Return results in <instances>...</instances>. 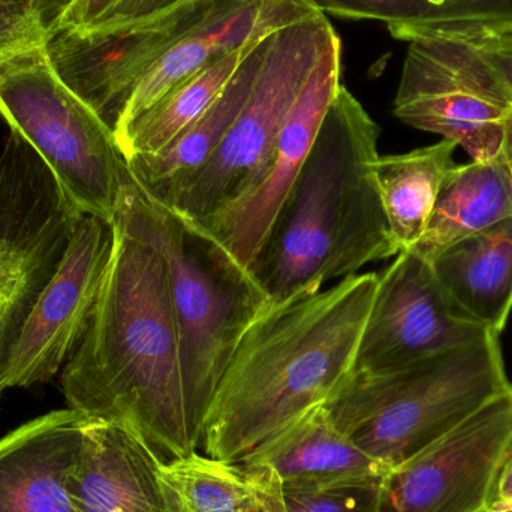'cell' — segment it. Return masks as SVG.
<instances>
[{"mask_svg":"<svg viewBox=\"0 0 512 512\" xmlns=\"http://www.w3.org/2000/svg\"><path fill=\"white\" fill-rule=\"evenodd\" d=\"M89 325L62 370L68 408L122 424L165 462L198 453L164 258L117 221Z\"/></svg>","mask_w":512,"mask_h":512,"instance_id":"6da1fadb","label":"cell"},{"mask_svg":"<svg viewBox=\"0 0 512 512\" xmlns=\"http://www.w3.org/2000/svg\"><path fill=\"white\" fill-rule=\"evenodd\" d=\"M378 288L358 273L277 304L240 340L204 421V454L240 463L351 378Z\"/></svg>","mask_w":512,"mask_h":512,"instance_id":"7a4b0ae2","label":"cell"},{"mask_svg":"<svg viewBox=\"0 0 512 512\" xmlns=\"http://www.w3.org/2000/svg\"><path fill=\"white\" fill-rule=\"evenodd\" d=\"M378 140L379 126L342 84L248 270L271 306L399 254L373 176Z\"/></svg>","mask_w":512,"mask_h":512,"instance_id":"3957f363","label":"cell"},{"mask_svg":"<svg viewBox=\"0 0 512 512\" xmlns=\"http://www.w3.org/2000/svg\"><path fill=\"white\" fill-rule=\"evenodd\" d=\"M113 221L153 246L167 264L186 406L203 442L210 403L240 340L273 306L246 268L143 191L131 174Z\"/></svg>","mask_w":512,"mask_h":512,"instance_id":"277c9868","label":"cell"},{"mask_svg":"<svg viewBox=\"0 0 512 512\" xmlns=\"http://www.w3.org/2000/svg\"><path fill=\"white\" fill-rule=\"evenodd\" d=\"M511 384L501 334L492 333L400 369L352 373L325 406L343 433L391 469Z\"/></svg>","mask_w":512,"mask_h":512,"instance_id":"5b68a950","label":"cell"},{"mask_svg":"<svg viewBox=\"0 0 512 512\" xmlns=\"http://www.w3.org/2000/svg\"><path fill=\"white\" fill-rule=\"evenodd\" d=\"M336 36L322 12L271 33L254 89L221 146L198 170L147 194L194 225L252 194L273 162L292 105Z\"/></svg>","mask_w":512,"mask_h":512,"instance_id":"8992f818","label":"cell"},{"mask_svg":"<svg viewBox=\"0 0 512 512\" xmlns=\"http://www.w3.org/2000/svg\"><path fill=\"white\" fill-rule=\"evenodd\" d=\"M0 116L81 215L113 222L128 164L113 129L66 86L44 45L0 63Z\"/></svg>","mask_w":512,"mask_h":512,"instance_id":"52a82bcc","label":"cell"},{"mask_svg":"<svg viewBox=\"0 0 512 512\" xmlns=\"http://www.w3.org/2000/svg\"><path fill=\"white\" fill-rule=\"evenodd\" d=\"M81 216L38 153L11 131L0 153V396L30 310Z\"/></svg>","mask_w":512,"mask_h":512,"instance_id":"ba28073f","label":"cell"},{"mask_svg":"<svg viewBox=\"0 0 512 512\" xmlns=\"http://www.w3.org/2000/svg\"><path fill=\"white\" fill-rule=\"evenodd\" d=\"M408 44L394 116L453 141L472 161L501 156L512 93L489 63L451 36H417Z\"/></svg>","mask_w":512,"mask_h":512,"instance_id":"9c48e42d","label":"cell"},{"mask_svg":"<svg viewBox=\"0 0 512 512\" xmlns=\"http://www.w3.org/2000/svg\"><path fill=\"white\" fill-rule=\"evenodd\" d=\"M512 454V384L450 432L393 466L373 512H486Z\"/></svg>","mask_w":512,"mask_h":512,"instance_id":"30bf717a","label":"cell"},{"mask_svg":"<svg viewBox=\"0 0 512 512\" xmlns=\"http://www.w3.org/2000/svg\"><path fill=\"white\" fill-rule=\"evenodd\" d=\"M239 0H180L146 20L99 32L56 30L44 47L66 86L111 129L143 75L183 39Z\"/></svg>","mask_w":512,"mask_h":512,"instance_id":"8fae6325","label":"cell"},{"mask_svg":"<svg viewBox=\"0 0 512 512\" xmlns=\"http://www.w3.org/2000/svg\"><path fill=\"white\" fill-rule=\"evenodd\" d=\"M492 333L495 331L460 312L439 283L432 264L408 249L378 273V288L354 373L400 369L480 342Z\"/></svg>","mask_w":512,"mask_h":512,"instance_id":"7c38bea8","label":"cell"},{"mask_svg":"<svg viewBox=\"0 0 512 512\" xmlns=\"http://www.w3.org/2000/svg\"><path fill=\"white\" fill-rule=\"evenodd\" d=\"M111 222L83 215L56 273L42 289L15 346L8 387L50 381L89 325L113 255Z\"/></svg>","mask_w":512,"mask_h":512,"instance_id":"4fadbf2b","label":"cell"},{"mask_svg":"<svg viewBox=\"0 0 512 512\" xmlns=\"http://www.w3.org/2000/svg\"><path fill=\"white\" fill-rule=\"evenodd\" d=\"M342 42H330L310 72L277 138L273 162L262 182L248 197L200 225H194L249 270L270 236L325 113L342 86ZM180 218V216H179Z\"/></svg>","mask_w":512,"mask_h":512,"instance_id":"5bb4252c","label":"cell"},{"mask_svg":"<svg viewBox=\"0 0 512 512\" xmlns=\"http://www.w3.org/2000/svg\"><path fill=\"white\" fill-rule=\"evenodd\" d=\"M164 463L134 430L87 417L66 487L80 512H191Z\"/></svg>","mask_w":512,"mask_h":512,"instance_id":"9a60e30c","label":"cell"},{"mask_svg":"<svg viewBox=\"0 0 512 512\" xmlns=\"http://www.w3.org/2000/svg\"><path fill=\"white\" fill-rule=\"evenodd\" d=\"M87 417L51 411L0 438V512H80L66 487Z\"/></svg>","mask_w":512,"mask_h":512,"instance_id":"2e32d148","label":"cell"},{"mask_svg":"<svg viewBox=\"0 0 512 512\" xmlns=\"http://www.w3.org/2000/svg\"><path fill=\"white\" fill-rule=\"evenodd\" d=\"M240 463L273 469L286 487L378 484L390 471L337 427L325 405L292 421Z\"/></svg>","mask_w":512,"mask_h":512,"instance_id":"e0dca14e","label":"cell"},{"mask_svg":"<svg viewBox=\"0 0 512 512\" xmlns=\"http://www.w3.org/2000/svg\"><path fill=\"white\" fill-rule=\"evenodd\" d=\"M430 264L460 312L502 334L512 312V219L456 243Z\"/></svg>","mask_w":512,"mask_h":512,"instance_id":"ac0fdd59","label":"cell"},{"mask_svg":"<svg viewBox=\"0 0 512 512\" xmlns=\"http://www.w3.org/2000/svg\"><path fill=\"white\" fill-rule=\"evenodd\" d=\"M512 219V174L504 153L490 161L456 165L414 249L433 262L451 246Z\"/></svg>","mask_w":512,"mask_h":512,"instance_id":"d6986e66","label":"cell"},{"mask_svg":"<svg viewBox=\"0 0 512 512\" xmlns=\"http://www.w3.org/2000/svg\"><path fill=\"white\" fill-rule=\"evenodd\" d=\"M270 36L271 33L256 42L224 92L197 122L158 153L134 156L126 161L132 179L141 189L158 191L173 180L198 170L216 152L254 89L270 47Z\"/></svg>","mask_w":512,"mask_h":512,"instance_id":"ffe728a7","label":"cell"},{"mask_svg":"<svg viewBox=\"0 0 512 512\" xmlns=\"http://www.w3.org/2000/svg\"><path fill=\"white\" fill-rule=\"evenodd\" d=\"M325 15L378 20L399 41L512 32V0H309Z\"/></svg>","mask_w":512,"mask_h":512,"instance_id":"44dd1931","label":"cell"},{"mask_svg":"<svg viewBox=\"0 0 512 512\" xmlns=\"http://www.w3.org/2000/svg\"><path fill=\"white\" fill-rule=\"evenodd\" d=\"M457 147L442 138L402 155H379L373 164L382 209L399 252L415 248L423 237L442 185L456 168Z\"/></svg>","mask_w":512,"mask_h":512,"instance_id":"7402d4cb","label":"cell"},{"mask_svg":"<svg viewBox=\"0 0 512 512\" xmlns=\"http://www.w3.org/2000/svg\"><path fill=\"white\" fill-rule=\"evenodd\" d=\"M191 512H286L283 484L270 468L194 453L164 463Z\"/></svg>","mask_w":512,"mask_h":512,"instance_id":"603a6c76","label":"cell"},{"mask_svg":"<svg viewBox=\"0 0 512 512\" xmlns=\"http://www.w3.org/2000/svg\"><path fill=\"white\" fill-rule=\"evenodd\" d=\"M265 38V36H262ZM255 41L216 57L116 134L123 158L153 155L197 122L219 98Z\"/></svg>","mask_w":512,"mask_h":512,"instance_id":"cb8c5ba5","label":"cell"},{"mask_svg":"<svg viewBox=\"0 0 512 512\" xmlns=\"http://www.w3.org/2000/svg\"><path fill=\"white\" fill-rule=\"evenodd\" d=\"M179 2L180 0H77L56 30L89 33L114 29L146 20Z\"/></svg>","mask_w":512,"mask_h":512,"instance_id":"d4e9b609","label":"cell"},{"mask_svg":"<svg viewBox=\"0 0 512 512\" xmlns=\"http://www.w3.org/2000/svg\"><path fill=\"white\" fill-rule=\"evenodd\" d=\"M378 484L340 487L283 486V499L286 512H373Z\"/></svg>","mask_w":512,"mask_h":512,"instance_id":"484cf974","label":"cell"},{"mask_svg":"<svg viewBox=\"0 0 512 512\" xmlns=\"http://www.w3.org/2000/svg\"><path fill=\"white\" fill-rule=\"evenodd\" d=\"M48 38L47 26L35 0H0V63Z\"/></svg>","mask_w":512,"mask_h":512,"instance_id":"4316f807","label":"cell"},{"mask_svg":"<svg viewBox=\"0 0 512 512\" xmlns=\"http://www.w3.org/2000/svg\"><path fill=\"white\" fill-rule=\"evenodd\" d=\"M451 38L474 47L512 93V32H477Z\"/></svg>","mask_w":512,"mask_h":512,"instance_id":"83f0119b","label":"cell"},{"mask_svg":"<svg viewBox=\"0 0 512 512\" xmlns=\"http://www.w3.org/2000/svg\"><path fill=\"white\" fill-rule=\"evenodd\" d=\"M35 2L44 17V23L47 26L48 35H50L59 27L77 0H35Z\"/></svg>","mask_w":512,"mask_h":512,"instance_id":"f1b7e54d","label":"cell"},{"mask_svg":"<svg viewBox=\"0 0 512 512\" xmlns=\"http://www.w3.org/2000/svg\"><path fill=\"white\" fill-rule=\"evenodd\" d=\"M512 507V454L505 463L499 477L498 486H496L495 502L492 508L495 510H507Z\"/></svg>","mask_w":512,"mask_h":512,"instance_id":"f546056e","label":"cell"},{"mask_svg":"<svg viewBox=\"0 0 512 512\" xmlns=\"http://www.w3.org/2000/svg\"><path fill=\"white\" fill-rule=\"evenodd\" d=\"M504 155L505 158H507L508 165H510V170L512 174V114L510 117H508L507 122V134H505Z\"/></svg>","mask_w":512,"mask_h":512,"instance_id":"4dcf8cb0","label":"cell"},{"mask_svg":"<svg viewBox=\"0 0 512 512\" xmlns=\"http://www.w3.org/2000/svg\"><path fill=\"white\" fill-rule=\"evenodd\" d=\"M486 512H512V507L507 508V510H495V508H490V510H487Z\"/></svg>","mask_w":512,"mask_h":512,"instance_id":"1f68e13d","label":"cell"}]
</instances>
